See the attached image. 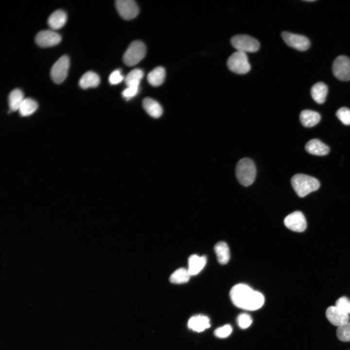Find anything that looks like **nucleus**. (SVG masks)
Here are the masks:
<instances>
[{
  "label": "nucleus",
  "instance_id": "obj_18",
  "mask_svg": "<svg viewBox=\"0 0 350 350\" xmlns=\"http://www.w3.org/2000/svg\"><path fill=\"white\" fill-rule=\"evenodd\" d=\"M67 19L66 13L62 10H57L50 16L47 22L52 30H58L65 24Z\"/></svg>",
  "mask_w": 350,
  "mask_h": 350
},
{
  "label": "nucleus",
  "instance_id": "obj_22",
  "mask_svg": "<svg viewBox=\"0 0 350 350\" xmlns=\"http://www.w3.org/2000/svg\"><path fill=\"white\" fill-rule=\"evenodd\" d=\"M25 99L21 90L16 88L13 90L8 96V105L11 111L19 110L21 105Z\"/></svg>",
  "mask_w": 350,
  "mask_h": 350
},
{
  "label": "nucleus",
  "instance_id": "obj_21",
  "mask_svg": "<svg viewBox=\"0 0 350 350\" xmlns=\"http://www.w3.org/2000/svg\"><path fill=\"white\" fill-rule=\"evenodd\" d=\"M100 83L99 75L92 71H88L84 73L79 81V86L83 89L89 88H95Z\"/></svg>",
  "mask_w": 350,
  "mask_h": 350
},
{
  "label": "nucleus",
  "instance_id": "obj_14",
  "mask_svg": "<svg viewBox=\"0 0 350 350\" xmlns=\"http://www.w3.org/2000/svg\"><path fill=\"white\" fill-rule=\"evenodd\" d=\"M305 149L309 153L316 156H325L329 151V147L318 139L310 140L305 145Z\"/></svg>",
  "mask_w": 350,
  "mask_h": 350
},
{
  "label": "nucleus",
  "instance_id": "obj_2",
  "mask_svg": "<svg viewBox=\"0 0 350 350\" xmlns=\"http://www.w3.org/2000/svg\"><path fill=\"white\" fill-rule=\"evenodd\" d=\"M292 186L298 195L303 197L310 192L316 191L320 187L316 178L302 174L295 175L291 179Z\"/></svg>",
  "mask_w": 350,
  "mask_h": 350
},
{
  "label": "nucleus",
  "instance_id": "obj_12",
  "mask_svg": "<svg viewBox=\"0 0 350 350\" xmlns=\"http://www.w3.org/2000/svg\"><path fill=\"white\" fill-rule=\"evenodd\" d=\"M284 223L287 228L296 232H302L307 227L305 217L299 211H295L288 215L284 220Z\"/></svg>",
  "mask_w": 350,
  "mask_h": 350
},
{
  "label": "nucleus",
  "instance_id": "obj_6",
  "mask_svg": "<svg viewBox=\"0 0 350 350\" xmlns=\"http://www.w3.org/2000/svg\"><path fill=\"white\" fill-rule=\"evenodd\" d=\"M227 64L230 70L239 74H245L251 69L246 53L239 51L234 52L228 57Z\"/></svg>",
  "mask_w": 350,
  "mask_h": 350
},
{
  "label": "nucleus",
  "instance_id": "obj_5",
  "mask_svg": "<svg viewBox=\"0 0 350 350\" xmlns=\"http://www.w3.org/2000/svg\"><path fill=\"white\" fill-rule=\"evenodd\" d=\"M230 43L237 51L245 53L256 52L260 47L259 42L256 38L246 35L233 36Z\"/></svg>",
  "mask_w": 350,
  "mask_h": 350
},
{
  "label": "nucleus",
  "instance_id": "obj_9",
  "mask_svg": "<svg viewBox=\"0 0 350 350\" xmlns=\"http://www.w3.org/2000/svg\"><path fill=\"white\" fill-rule=\"evenodd\" d=\"M281 35L288 46L298 51H306L310 46L309 40L304 35L288 32H283Z\"/></svg>",
  "mask_w": 350,
  "mask_h": 350
},
{
  "label": "nucleus",
  "instance_id": "obj_24",
  "mask_svg": "<svg viewBox=\"0 0 350 350\" xmlns=\"http://www.w3.org/2000/svg\"><path fill=\"white\" fill-rule=\"evenodd\" d=\"M165 77V71L162 67H158L152 70L147 75V80L154 87L161 85Z\"/></svg>",
  "mask_w": 350,
  "mask_h": 350
},
{
  "label": "nucleus",
  "instance_id": "obj_11",
  "mask_svg": "<svg viewBox=\"0 0 350 350\" xmlns=\"http://www.w3.org/2000/svg\"><path fill=\"white\" fill-rule=\"evenodd\" d=\"M61 40V37L60 35L52 30L41 31L37 33L35 37L36 44L42 48L55 46Z\"/></svg>",
  "mask_w": 350,
  "mask_h": 350
},
{
  "label": "nucleus",
  "instance_id": "obj_3",
  "mask_svg": "<svg viewBox=\"0 0 350 350\" xmlns=\"http://www.w3.org/2000/svg\"><path fill=\"white\" fill-rule=\"evenodd\" d=\"M235 172L239 183L244 186H248L253 183L256 177L255 164L251 159L243 158L237 162Z\"/></svg>",
  "mask_w": 350,
  "mask_h": 350
},
{
  "label": "nucleus",
  "instance_id": "obj_7",
  "mask_svg": "<svg viewBox=\"0 0 350 350\" xmlns=\"http://www.w3.org/2000/svg\"><path fill=\"white\" fill-rule=\"evenodd\" d=\"M70 67V59L67 55L62 56L52 66L50 75L56 84L62 83L67 76Z\"/></svg>",
  "mask_w": 350,
  "mask_h": 350
},
{
  "label": "nucleus",
  "instance_id": "obj_15",
  "mask_svg": "<svg viewBox=\"0 0 350 350\" xmlns=\"http://www.w3.org/2000/svg\"><path fill=\"white\" fill-rule=\"evenodd\" d=\"M188 328L197 332H201L210 327L209 318L203 315L192 316L188 322Z\"/></svg>",
  "mask_w": 350,
  "mask_h": 350
},
{
  "label": "nucleus",
  "instance_id": "obj_31",
  "mask_svg": "<svg viewBox=\"0 0 350 350\" xmlns=\"http://www.w3.org/2000/svg\"><path fill=\"white\" fill-rule=\"evenodd\" d=\"M139 85H130L122 92V96L127 100L135 96L139 91Z\"/></svg>",
  "mask_w": 350,
  "mask_h": 350
},
{
  "label": "nucleus",
  "instance_id": "obj_26",
  "mask_svg": "<svg viewBox=\"0 0 350 350\" xmlns=\"http://www.w3.org/2000/svg\"><path fill=\"white\" fill-rule=\"evenodd\" d=\"M190 276L188 270L184 268H180L176 270L170 276L169 280L173 283H185L189 281Z\"/></svg>",
  "mask_w": 350,
  "mask_h": 350
},
{
  "label": "nucleus",
  "instance_id": "obj_19",
  "mask_svg": "<svg viewBox=\"0 0 350 350\" xmlns=\"http://www.w3.org/2000/svg\"><path fill=\"white\" fill-rule=\"evenodd\" d=\"M142 106L145 111L153 118H158L162 114V107L157 101L152 98L144 99L142 101Z\"/></svg>",
  "mask_w": 350,
  "mask_h": 350
},
{
  "label": "nucleus",
  "instance_id": "obj_29",
  "mask_svg": "<svg viewBox=\"0 0 350 350\" xmlns=\"http://www.w3.org/2000/svg\"><path fill=\"white\" fill-rule=\"evenodd\" d=\"M335 306L341 312L350 314V300L346 297L339 298L335 302Z\"/></svg>",
  "mask_w": 350,
  "mask_h": 350
},
{
  "label": "nucleus",
  "instance_id": "obj_16",
  "mask_svg": "<svg viewBox=\"0 0 350 350\" xmlns=\"http://www.w3.org/2000/svg\"><path fill=\"white\" fill-rule=\"evenodd\" d=\"M299 119L304 127H311L315 125L319 122L321 116L316 111L305 109L300 112Z\"/></svg>",
  "mask_w": 350,
  "mask_h": 350
},
{
  "label": "nucleus",
  "instance_id": "obj_27",
  "mask_svg": "<svg viewBox=\"0 0 350 350\" xmlns=\"http://www.w3.org/2000/svg\"><path fill=\"white\" fill-rule=\"evenodd\" d=\"M143 76V71L140 69H135L130 71L125 78V82L127 86L130 85H139Z\"/></svg>",
  "mask_w": 350,
  "mask_h": 350
},
{
  "label": "nucleus",
  "instance_id": "obj_25",
  "mask_svg": "<svg viewBox=\"0 0 350 350\" xmlns=\"http://www.w3.org/2000/svg\"><path fill=\"white\" fill-rule=\"evenodd\" d=\"M38 108L37 102L30 98H25L19 109L20 115L27 117L34 113Z\"/></svg>",
  "mask_w": 350,
  "mask_h": 350
},
{
  "label": "nucleus",
  "instance_id": "obj_8",
  "mask_svg": "<svg viewBox=\"0 0 350 350\" xmlns=\"http://www.w3.org/2000/svg\"><path fill=\"white\" fill-rule=\"evenodd\" d=\"M332 72L335 77L340 81L350 80V59L345 55L337 57L333 62Z\"/></svg>",
  "mask_w": 350,
  "mask_h": 350
},
{
  "label": "nucleus",
  "instance_id": "obj_17",
  "mask_svg": "<svg viewBox=\"0 0 350 350\" xmlns=\"http://www.w3.org/2000/svg\"><path fill=\"white\" fill-rule=\"evenodd\" d=\"M207 263V257L205 256H199L194 254L191 255L188 259V271L190 275H195L199 273Z\"/></svg>",
  "mask_w": 350,
  "mask_h": 350
},
{
  "label": "nucleus",
  "instance_id": "obj_4",
  "mask_svg": "<svg viewBox=\"0 0 350 350\" xmlns=\"http://www.w3.org/2000/svg\"><path fill=\"white\" fill-rule=\"evenodd\" d=\"M146 48L141 41L136 40L132 42L122 57L124 63L129 67L133 66L140 62L145 56Z\"/></svg>",
  "mask_w": 350,
  "mask_h": 350
},
{
  "label": "nucleus",
  "instance_id": "obj_23",
  "mask_svg": "<svg viewBox=\"0 0 350 350\" xmlns=\"http://www.w3.org/2000/svg\"><path fill=\"white\" fill-rule=\"evenodd\" d=\"M214 250L218 262L221 264L228 263L230 258L229 249L224 242H219L215 244Z\"/></svg>",
  "mask_w": 350,
  "mask_h": 350
},
{
  "label": "nucleus",
  "instance_id": "obj_20",
  "mask_svg": "<svg viewBox=\"0 0 350 350\" xmlns=\"http://www.w3.org/2000/svg\"><path fill=\"white\" fill-rule=\"evenodd\" d=\"M328 93V87L324 83L319 82L314 84L311 88V94L314 100L319 104L326 100Z\"/></svg>",
  "mask_w": 350,
  "mask_h": 350
},
{
  "label": "nucleus",
  "instance_id": "obj_28",
  "mask_svg": "<svg viewBox=\"0 0 350 350\" xmlns=\"http://www.w3.org/2000/svg\"><path fill=\"white\" fill-rule=\"evenodd\" d=\"M336 335L337 338L343 342L350 341V322L338 327Z\"/></svg>",
  "mask_w": 350,
  "mask_h": 350
},
{
  "label": "nucleus",
  "instance_id": "obj_33",
  "mask_svg": "<svg viewBox=\"0 0 350 350\" xmlns=\"http://www.w3.org/2000/svg\"><path fill=\"white\" fill-rule=\"evenodd\" d=\"M231 332V326L229 325H226L216 329L214 331V334L218 337L225 338L228 337Z\"/></svg>",
  "mask_w": 350,
  "mask_h": 350
},
{
  "label": "nucleus",
  "instance_id": "obj_35",
  "mask_svg": "<svg viewBox=\"0 0 350 350\" xmlns=\"http://www.w3.org/2000/svg\"><path fill=\"white\" fill-rule=\"evenodd\" d=\"M304 1H309V2H311V1H315V0H304Z\"/></svg>",
  "mask_w": 350,
  "mask_h": 350
},
{
  "label": "nucleus",
  "instance_id": "obj_32",
  "mask_svg": "<svg viewBox=\"0 0 350 350\" xmlns=\"http://www.w3.org/2000/svg\"><path fill=\"white\" fill-rule=\"evenodd\" d=\"M252 320L251 316L246 314H242L237 318L238 325L242 329L248 328L252 323Z\"/></svg>",
  "mask_w": 350,
  "mask_h": 350
},
{
  "label": "nucleus",
  "instance_id": "obj_1",
  "mask_svg": "<svg viewBox=\"0 0 350 350\" xmlns=\"http://www.w3.org/2000/svg\"><path fill=\"white\" fill-rule=\"evenodd\" d=\"M229 294L232 302L236 306L246 310H257L263 305L264 301L262 293L254 290L245 284L235 285L230 290Z\"/></svg>",
  "mask_w": 350,
  "mask_h": 350
},
{
  "label": "nucleus",
  "instance_id": "obj_34",
  "mask_svg": "<svg viewBox=\"0 0 350 350\" xmlns=\"http://www.w3.org/2000/svg\"><path fill=\"white\" fill-rule=\"evenodd\" d=\"M123 79V77L121 74V71L118 70L113 71L109 76V81L112 85L118 84Z\"/></svg>",
  "mask_w": 350,
  "mask_h": 350
},
{
  "label": "nucleus",
  "instance_id": "obj_13",
  "mask_svg": "<svg viewBox=\"0 0 350 350\" xmlns=\"http://www.w3.org/2000/svg\"><path fill=\"white\" fill-rule=\"evenodd\" d=\"M326 316L332 324L338 327L348 322L350 320L349 315L341 312L336 307L333 306L327 309Z\"/></svg>",
  "mask_w": 350,
  "mask_h": 350
},
{
  "label": "nucleus",
  "instance_id": "obj_10",
  "mask_svg": "<svg viewBox=\"0 0 350 350\" xmlns=\"http://www.w3.org/2000/svg\"><path fill=\"white\" fill-rule=\"evenodd\" d=\"M115 4L119 15L125 20L132 19L139 14V6L133 0H117Z\"/></svg>",
  "mask_w": 350,
  "mask_h": 350
},
{
  "label": "nucleus",
  "instance_id": "obj_30",
  "mask_svg": "<svg viewBox=\"0 0 350 350\" xmlns=\"http://www.w3.org/2000/svg\"><path fill=\"white\" fill-rule=\"evenodd\" d=\"M336 115L339 120L345 125H350V110L346 107L338 109Z\"/></svg>",
  "mask_w": 350,
  "mask_h": 350
}]
</instances>
